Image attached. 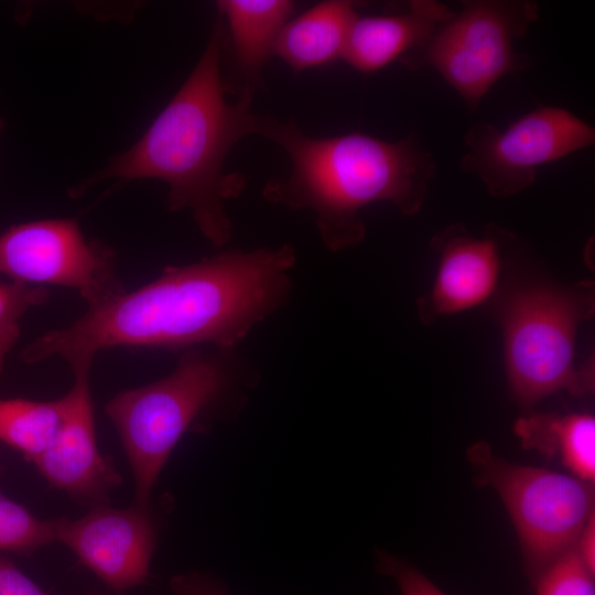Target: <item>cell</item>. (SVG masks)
<instances>
[{
	"instance_id": "24",
	"label": "cell",
	"mask_w": 595,
	"mask_h": 595,
	"mask_svg": "<svg viewBox=\"0 0 595 595\" xmlns=\"http://www.w3.org/2000/svg\"><path fill=\"white\" fill-rule=\"evenodd\" d=\"M196 594L195 595H223L217 589L205 586V587H196L195 588Z\"/></svg>"
},
{
	"instance_id": "6",
	"label": "cell",
	"mask_w": 595,
	"mask_h": 595,
	"mask_svg": "<svg viewBox=\"0 0 595 595\" xmlns=\"http://www.w3.org/2000/svg\"><path fill=\"white\" fill-rule=\"evenodd\" d=\"M476 484L499 495L518 536L531 583L575 547L595 515L594 484L543 467L510 463L479 441L467 450Z\"/></svg>"
},
{
	"instance_id": "1",
	"label": "cell",
	"mask_w": 595,
	"mask_h": 595,
	"mask_svg": "<svg viewBox=\"0 0 595 595\" xmlns=\"http://www.w3.org/2000/svg\"><path fill=\"white\" fill-rule=\"evenodd\" d=\"M295 262V250L282 245L166 267L153 281L44 333L23 348L20 359L35 364L58 356L74 366L93 365L100 350L116 346L235 349L285 304Z\"/></svg>"
},
{
	"instance_id": "4",
	"label": "cell",
	"mask_w": 595,
	"mask_h": 595,
	"mask_svg": "<svg viewBox=\"0 0 595 595\" xmlns=\"http://www.w3.org/2000/svg\"><path fill=\"white\" fill-rule=\"evenodd\" d=\"M250 372L235 349L185 350L175 369L125 390L106 405L131 464L139 504L147 501L172 450L209 407L247 387Z\"/></svg>"
},
{
	"instance_id": "8",
	"label": "cell",
	"mask_w": 595,
	"mask_h": 595,
	"mask_svg": "<svg viewBox=\"0 0 595 595\" xmlns=\"http://www.w3.org/2000/svg\"><path fill=\"white\" fill-rule=\"evenodd\" d=\"M0 275L73 289L87 307H98L127 291L116 273L115 251L87 240L74 218L28 221L2 231Z\"/></svg>"
},
{
	"instance_id": "9",
	"label": "cell",
	"mask_w": 595,
	"mask_h": 595,
	"mask_svg": "<svg viewBox=\"0 0 595 595\" xmlns=\"http://www.w3.org/2000/svg\"><path fill=\"white\" fill-rule=\"evenodd\" d=\"M461 160L494 197L515 195L537 178L538 169L595 142V130L564 108L541 106L500 131L489 122L474 125L464 137Z\"/></svg>"
},
{
	"instance_id": "17",
	"label": "cell",
	"mask_w": 595,
	"mask_h": 595,
	"mask_svg": "<svg viewBox=\"0 0 595 595\" xmlns=\"http://www.w3.org/2000/svg\"><path fill=\"white\" fill-rule=\"evenodd\" d=\"M62 423L60 399H0V441L33 461L54 441Z\"/></svg>"
},
{
	"instance_id": "3",
	"label": "cell",
	"mask_w": 595,
	"mask_h": 595,
	"mask_svg": "<svg viewBox=\"0 0 595 595\" xmlns=\"http://www.w3.org/2000/svg\"><path fill=\"white\" fill-rule=\"evenodd\" d=\"M257 134L279 145L291 162L288 177L269 180L263 197L315 216L323 244L339 251L360 244V210L387 202L401 214H416L436 163L429 149L409 136L396 142L364 133L325 138L305 134L294 120L259 116Z\"/></svg>"
},
{
	"instance_id": "7",
	"label": "cell",
	"mask_w": 595,
	"mask_h": 595,
	"mask_svg": "<svg viewBox=\"0 0 595 595\" xmlns=\"http://www.w3.org/2000/svg\"><path fill=\"white\" fill-rule=\"evenodd\" d=\"M530 0H468L419 50L400 62L416 71L434 68L462 97L470 111L504 76L530 67L534 60L515 52L539 19Z\"/></svg>"
},
{
	"instance_id": "12",
	"label": "cell",
	"mask_w": 595,
	"mask_h": 595,
	"mask_svg": "<svg viewBox=\"0 0 595 595\" xmlns=\"http://www.w3.org/2000/svg\"><path fill=\"white\" fill-rule=\"evenodd\" d=\"M439 268L431 292L418 301L423 323L479 305L495 291L500 271L497 232L475 237L462 225L437 234Z\"/></svg>"
},
{
	"instance_id": "11",
	"label": "cell",
	"mask_w": 595,
	"mask_h": 595,
	"mask_svg": "<svg viewBox=\"0 0 595 595\" xmlns=\"http://www.w3.org/2000/svg\"><path fill=\"white\" fill-rule=\"evenodd\" d=\"M93 365L72 366L74 382L60 399L62 423L51 445L32 462L56 488L93 497L116 483V474L98 452L89 389Z\"/></svg>"
},
{
	"instance_id": "23",
	"label": "cell",
	"mask_w": 595,
	"mask_h": 595,
	"mask_svg": "<svg viewBox=\"0 0 595 595\" xmlns=\"http://www.w3.org/2000/svg\"><path fill=\"white\" fill-rule=\"evenodd\" d=\"M575 548L584 565L595 575V515L586 522Z\"/></svg>"
},
{
	"instance_id": "10",
	"label": "cell",
	"mask_w": 595,
	"mask_h": 595,
	"mask_svg": "<svg viewBox=\"0 0 595 595\" xmlns=\"http://www.w3.org/2000/svg\"><path fill=\"white\" fill-rule=\"evenodd\" d=\"M57 540L108 585L125 589L145 580L154 532L141 510L99 508L75 521L60 520Z\"/></svg>"
},
{
	"instance_id": "15",
	"label": "cell",
	"mask_w": 595,
	"mask_h": 595,
	"mask_svg": "<svg viewBox=\"0 0 595 595\" xmlns=\"http://www.w3.org/2000/svg\"><path fill=\"white\" fill-rule=\"evenodd\" d=\"M513 431L526 450L558 458L571 475L595 480V419L589 413H532L521 416Z\"/></svg>"
},
{
	"instance_id": "19",
	"label": "cell",
	"mask_w": 595,
	"mask_h": 595,
	"mask_svg": "<svg viewBox=\"0 0 595 595\" xmlns=\"http://www.w3.org/2000/svg\"><path fill=\"white\" fill-rule=\"evenodd\" d=\"M43 286L14 281L0 282V374L6 358L21 335V320L33 307L47 302Z\"/></svg>"
},
{
	"instance_id": "22",
	"label": "cell",
	"mask_w": 595,
	"mask_h": 595,
	"mask_svg": "<svg viewBox=\"0 0 595 595\" xmlns=\"http://www.w3.org/2000/svg\"><path fill=\"white\" fill-rule=\"evenodd\" d=\"M0 595H45L13 564L0 559Z\"/></svg>"
},
{
	"instance_id": "13",
	"label": "cell",
	"mask_w": 595,
	"mask_h": 595,
	"mask_svg": "<svg viewBox=\"0 0 595 595\" xmlns=\"http://www.w3.org/2000/svg\"><path fill=\"white\" fill-rule=\"evenodd\" d=\"M454 13L440 1L413 0L401 13L358 15L342 58L357 71H378L422 47Z\"/></svg>"
},
{
	"instance_id": "16",
	"label": "cell",
	"mask_w": 595,
	"mask_h": 595,
	"mask_svg": "<svg viewBox=\"0 0 595 595\" xmlns=\"http://www.w3.org/2000/svg\"><path fill=\"white\" fill-rule=\"evenodd\" d=\"M217 8L227 20L237 63L247 79L246 88L255 91L274 41L294 10V2L221 0Z\"/></svg>"
},
{
	"instance_id": "18",
	"label": "cell",
	"mask_w": 595,
	"mask_h": 595,
	"mask_svg": "<svg viewBox=\"0 0 595 595\" xmlns=\"http://www.w3.org/2000/svg\"><path fill=\"white\" fill-rule=\"evenodd\" d=\"M58 521H44L0 493V550L30 552L57 540Z\"/></svg>"
},
{
	"instance_id": "5",
	"label": "cell",
	"mask_w": 595,
	"mask_h": 595,
	"mask_svg": "<svg viewBox=\"0 0 595 595\" xmlns=\"http://www.w3.org/2000/svg\"><path fill=\"white\" fill-rule=\"evenodd\" d=\"M594 312L591 281L530 285L507 299L500 310L505 368L520 405L530 408L562 390L573 396L594 390L593 361L582 368L574 364L577 328Z\"/></svg>"
},
{
	"instance_id": "20",
	"label": "cell",
	"mask_w": 595,
	"mask_h": 595,
	"mask_svg": "<svg viewBox=\"0 0 595 595\" xmlns=\"http://www.w3.org/2000/svg\"><path fill=\"white\" fill-rule=\"evenodd\" d=\"M595 575L582 562L576 548L561 555L532 583L536 595H595Z\"/></svg>"
},
{
	"instance_id": "14",
	"label": "cell",
	"mask_w": 595,
	"mask_h": 595,
	"mask_svg": "<svg viewBox=\"0 0 595 595\" xmlns=\"http://www.w3.org/2000/svg\"><path fill=\"white\" fill-rule=\"evenodd\" d=\"M357 17L351 1L320 2L283 25L271 53L295 73L342 58Z\"/></svg>"
},
{
	"instance_id": "21",
	"label": "cell",
	"mask_w": 595,
	"mask_h": 595,
	"mask_svg": "<svg viewBox=\"0 0 595 595\" xmlns=\"http://www.w3.org/2000/svg\"><path fill=\"white\" fill-rule=\"evenodd\" d=\"M378 563L380 571L396 581L401 595H446L420 570L399 558L381 553Z\"/></svg>"
},
{
	"instance_id": "2",
	"label": "cell",
	"mask_w": 595,
	"mask_h": 595,
	"mask_svg": "<svg viewBox=\"0 0 595 595\" xmlns=\"http://www.w3.org/2000/svg\"><path fill=\"white\" fill-rule=\"evenodd\" d=\"M224 18L216 21L196 66L153 120L145 133L126 152L69 190L82 196L99 182L115 186L155 178L167 184L166 207L187 209L205 238L220 248L231 237L226 202L245 190V176L225 173L224 162L236 143L257 134L258 115L250 111L253 91L245 88L235 104H227L220 76Z\"/></svg>"
},
{
	"instance_id": "25",
	"label": "cell",
	"mask_w": 595,
	"mask_h": 595,
	"mask_svg": "<svg viewBox=\"0 0 595 595\" xmlns=\"http://www.w3.org/2000/svg\"><path fill=\"white\" fill-rule=\"evenodd\" d=\"M2 127H3V121L0 120V131H1Z\"/></svg>"
}]
</instances>
